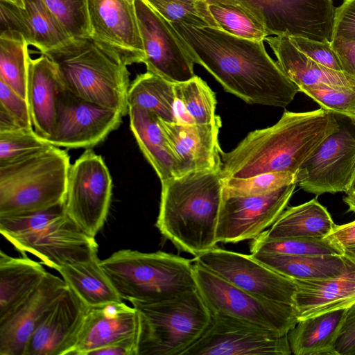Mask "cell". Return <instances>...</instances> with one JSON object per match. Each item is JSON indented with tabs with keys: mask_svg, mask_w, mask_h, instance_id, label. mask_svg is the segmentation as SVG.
I'll return each mask as SVG.
<instances>
[{
	"mask_svg": "<svg viewBox=\"0 0 355 355\" xmlns=\"http://www.w3.org/2000/svg\"><path fill=\"white\" fill-rule=\"evenodd\" d=\"M170 24L193 62L245 102L286 107L300 92L268 55L263 41L238 37L214 27Z\"/></svg>",
	"mask_w": 355,
	"mask_h": 355,
	"instance_id": "1",
	"label": "cell"
},
{
	"mask_svg": "<svg viewBox=\"0 0 355 355\" xmlns=\"http://www.w3.org/2000/svg\"><path fill=\"white\" fill-rule=\"evenodd\" d=\"M338 126L334 113L320 108L285 111L272 126L255 130L231 151H220L223 178H248L261 173H297L317 146Z\"/></svg>",
	"mask_w": 355,
	"mask_h": 355,
	"instance_id": "2",
	"label": "cell"
},
{
	"mask_svg": "<svg viewBox=\"0 0 355 355\" xmlns=\"http://www.w3.org/2000/svg\"><path fill=\"white\" fill-rule=\"evenodd\" d=\"M156 227L180 251L196 257L218 243L223 190L221 167L193 171L161 182Z\"/></svg>",
	"mask_w": 355,
	"mask_h": 355,
	"instance_id": "3",
	"label": "cell"
},
{
	"mask_svg": "<svg viewBox=\"0 0 355 355\" xmlns=\"http://www.w3.org/2000/svg\"><path fill=\"white\" fill-rule=\"evenodd\" d=\"M56 65L64 89L86 101L128 114L130 73L116 53L91 36L72 38L42 53Z\"/></svg>",
	"mask_w": 355,
	"mask_h": 355,
	"instance_id": "4",
	"label": "cell"
},
{
	"mask_svg": "<svg viewBox=\"0 0 355 355\" xmlns=\"http://www.w3.org/2000/svg\"><path fill=\"white\" fill-rule=\"evenodd\" d=\"M192 261L162 251L120 250L101 265L122 300L155 303L197 289Z\"/></svg>",
	"mask_w": 355,
	"mask_h": 355,
	"instance_id": "5",
	"label": "cell"
},
{
	"mask_svg": "<svg viewBox=\"0 0 355 355\" xmlns=\"http://www.w3.org/2000/svg\"><path fill=\"white\" fill-rule=\"evenodd\" d=\"M70 166L67 152L52 144L0 165V216L42 210L64 202Z\"/></svg>",
	"mask_w": 355,
	"mask_h": 355,
	"instance_id": "6",
	"label": "cell"
},
{
	"mask_svg": "<svg viewBox=\"0 0 355 355\" xmlns=\"http://www.w3.org/2000/svg\"><path fill=\"white\" fill-rule=\"evenodd\" d=\"M131 304L139 318L137 355H182L211 318L198 289L162 302Z\"/></svg>",
	"mask_w": 355,
	"mask_h": 355,
	"instance_id": "7",
	"label": "cell"
},
{
	"mask_svg": "<svg viewBox=\"0 0 355 355\" xmlns=\"http://www.w3.org/2000/svg\"><path fill=\"white\" fill-rule=\"evenodd\" d=\"M193 261L197 289L211 312L244 320L282 336L299 322L293 305L256 296Z\"/></svg>",
	"mask_w": 355,
	"mask_h": 355,
	"instance_id": "8",
	"label": "cell"
},
{
	"mask_svg": "<svg viewBox=\"0 0 355 355\" xmlns=\"http://www.w3.org/2000/svg\"><path fill=\"white\" fill-rule=\"evenodd\" d=\"M338 126L314 150L296 173L306 192H346L355 171V116L334 112Z\"/></svg>",
	"mask_w": 355,
	"mask_h": 355,
	"instance_id": "9",
	"label": "cell"
},
{
	"mask_svg": "<svg viewBox=\"0 0 355 355\" xmlns=\"http://www.w3.org/2000/svg\"><path fill=\"white\" fill-rule=\"evenodd\" d=\"M6 239L21 253H31L56 270L97 255L95 237L62 209L52 212L25 232Z\"/></svg>",
	"mask_w": 355,
	"mask_h": 355,
	"instance_id": "10",
	"label": "cell"
},
{
	"mask_svg": "<svg viewBox=\"0 0 355 355\" xmlns=\"http://www.w3.org/2000/svg\"><path fill=\"white\" fill-rule=\"evenodd\" d=\"M112 195V180L102 157L87 149L71 165L64 205L67 214L96 237L107 219Z\"/></svg>",
	"mask_w": 355,
	"mask_h": 355,
	"instance_id": "11",
	"label": "cell"
},
{
	"mask_svg": "<svg viewBox=\"0 0 355 355\" xmlns=\"http://www.w3.org/2000/svg\"><path fill=\"white\" fill-rule=\"evenodd\" d=\"M287 335L254 323L212 313L202 336L182 355H290Z\"/></svg>",
	"mask_w": 355,
	"mask_h": 355,
	"instance_id": "12",
	"label": "cell"
},
{
	"mask_svg": "<svg viewBox=\"0 0 355 355\" xmlns=\"http://www.w3.org/2000/svg\"><path fill=\"white\" fill-rule=\"evenodd\" d=\"M239 1L262 21L268 35L332 40L336 8L332 0Z\"/></svg>",
	"mask_w": 355,
	"mask_h": 355,
	"instance_id": "13",
	"label": "cell"
},
{
	"mask_svg": "<svg viewBox=\"0 0 355 355\" xmlns=\"http://www.w3.org/2000/svg\"><path fill=\"white\" fill-rule=\"evenodd\" d=\"M123 116L117 110L86 101L62 87L57 97L54 127L46 141L58 147L89 149L117 129Z\"/></svg>",
	"mask_w": 355,
	"mask_h": 355,
	"instance_id": "14",
	"label": "cell"
},
{
	"mask_svg": "<svg viewBox=\"0 0 355 355\" xmlns=\"http://www.w3.org/2000/svg\"><path fill=\"white\" fill-rule=\"evenodd\" d=\"M134 6L147 71L173 83L193 78L194 62L170 22L145 0H135Z\"/></svg>",
	"mask_w": 355,
	"mask_h": 355,
	"instance_id": "15",
	"label": "cell"
},
{
	"mask_svg": "<svg viewBox=\"0 0 355 355\" xmlns=\"http://www.w3.org/2000/svg\"><path fill=\"white\" fill-rule=\"evenodd\" d=\"M296 184H291L259 196H237L223 190L217 242L236 243L259 236L284 211Z\"/></svg>",
	"mask_w": 355,
	"mask_h": 355,
	"instance_id": "16",
	"label": "cell"
},
{
	"mask_svg": "<svg viewBox=\"0 0 355 355\" xmlns=\"http://www.w3.org/2000/svg\"><path fill=\"white\" fill-rule=\"evenodd\" d=\"M196 261L232 285L274 302L293 305L294 281L246 255L216 246L194 257Z\"/></svg>",
	"mask_w": 355,
	"mask_h": 355,
	"instance_id": "17",
	"label": "cell"
},
{
	"mask_svg": "<svg viewBox=\"0 0 355 355\" xmlns=\"http://www.w3.org/2000/svg\"><path fill=\"white\" fill-rule=\"evenodd\" d=\"M90 36L128 66L141 63L144 51L135 6L125 0H87Z\"/></svg>",
	"mask_w": 355,
	"mask_h": 355,
	"instance_id": "18",
	"label": "cell"
},
{
	"mask_svg": "<svg viewBox=\"0 0 355 355\" xmlns=\"http://www.w3.org/2000/svg\"><path fill=\"white\" fill-rule=\"evenodd\" d=\"M87 309L67 286L38 324L24 355H69Z\"/></svg>",
	"mask_w": 355,
	"mask_h": 355,
	"instance_id": "19",
	"label": "cell"
},
{
	"mask_svg": "<svg viewBox=\"0 0 355 355\" xmlns=\"http://www.w3.org/2000/svg\"><path fill=\"white\" fill-rule=\"evenodd\" d=\"M158 122L176 159L180 175L221 167L219 116L207 124L171 123L160 118Z\"/></svg>",
	"mask_w": 355,
	"mask_h": 355,
	"instance_id": "20",
	"label": "cell"
},
{
	"mask_svg": "<svg viewBox=\"0 0 355 355\" xmlns=\"http://www.w3.org/2000/svg\"><path fill=\"white\" fill-rule=\"evenodd\" d=\"M67 287L63 279L48 272L24 302L0 320V355H24L38 324Z\"/></svg>",
	"mask_w": 355,
	"mask_h": 355,
	"instance_id": "21",
	"label": "cell"
},
{
	"mask_svg": "<svg viewBox=\"0 0 355 355\" xmlns=\"http://www.w3.org/2000/svg\"><path fill=\"white\" fill-rule=\"evenodd\" d=\"M138 332L139 318L134 306L121 301L88 307L69 355H88L96 349L128 340L137 342Z\"/></svg>",
	"mask_w": 355,
	"mask_h": 355,
	"instance_id": "22",
	"label": "cell"
},
{
	"mask_svg": "<svg viewBox=\"0 0 355 355\" xmlns=\"http://www.w3.org/2000/svg\"><path fill=\"white\" fill-rule=\"evenodd\" d=\"M1 32L20 33L29 45L44 53L59 47L71 38L42 0H24L19 7L0 0Z\"/></svg>",
	"mask_w": 355,
	"mask_h": 355,
	"instance_id": "23",
	"label": "cell"
},
{
	"mask_svg": "<svg viewBox=\"0 0 355 355\" xmlns=\"http://www.w3.org/2000/svg\"><path fill=\"white\" fill-rule=\"evenodd\" d=\"M293 280L296 286L293 306L299 321L355 305V263L336 277Z\"/></svg>",
	"mask_w": 355,
	"mask_h": 355,
	"instance_id": "24",
	"label": "cell"
},
{
	"mask_svg": "<svg viewBox=\"0 0 355 355\" xmlns=\"http://www.w3.org/2000/svg\"><path fill=\"white\" fill-rule=\"evenodd\" d=\"M62 87L57 67L47 55L30 58L27 101L33 128L45 140L54 127L57 97Z\"/></svg>",
	"mask_w": 355,
	"mask_h": 355,
	"instance_id": "25",
	"label": "cell"
},
{
	"mask_svg": "<svg viewBox=\"0 0 355 355\" xmlns=\"http://www.w3.org/2000/svg\"><path fill=\"white\" fill-rule=\"evenodd\" d=\"M265 40L276 55L277 62L282 71L299 89L320 83L355 86V81L343 72L327 68L308 58L293 45L288 37L268 35Z\"/></svg>",
	"mask_w": 355,
	"mask_h": 355,
	"instance_id": "26",
	"label": "cell"
},
{
	"mask_svg": "<svg viewBox=\"0 0 355 355\" xmlns=\"http://www.w3.org/2000/svg\"><path fill=\"white\" fill-rule=\"evenodd\" d=\"M130 127L143 155L161 182L180 176L176 159L151 111L138 106L128 107Z\"/></svg>",
	"mask_w": 355,
	"mask_h": 355,
	"instance_id": "27",
	"label": "cell"
},
{
	"mask_svg": "<svg viewBox=\"0 0 355 355\" xmlns=\"http://www.w3.org/2000/svg\"><path fill=\"white\" fill-rule=\"evenodd\" d=\"M48 272L39 262L0 252V320L5 318L40 286Z\"/></svg>",
	"mask_w": 355,
	"mask_h": 355,
	"instance_id": "28",
	"label": "cell"
},
{
	"mask_svg": "<svg viewBox=\"0 0 355 355\" xmlns=\"http://www.w3.org/2000/svg\"><path fill=\"white\" fill-rule=\"evenodd\" d=\"M254 259L291 279H322L343 275L355 263L344 254L287 255L254 252Z\"/></svg>",
	"mask_w": 355,
	"mask_h": 355,
	"instance_id": "29",
	"label": "cell"
},
{
	"mask_svg": "<svg viewBox=\"0 0 355 355\" xmlns=\"http://www.w3.org/2000/svg\"><path fill=\"white\" fill-rule=\"evenodd\" d=\"M348 309L300 320L288 334L295 355H338L336 341Z\"/></svg>",
	"mask_w": 355,
	"mask_h": 355,
	"instance_id": "30",
	"label": "cell"
},
{
	"mask_svg": "<svg viewBox=\"0 0 355 355\" xmlns=\"http://www.w3.org/2000/svg\"><path fill=\"white\" fill-rule=\"evenodd\" d=\"M336 225L327 209L316 198L285 209L270 229L268 238L310 237L323 239Z\"/></svg>",
	"mask_w": 355,
	"mask_h": 355,
	"instance_id": "31",
	"label": "cell"
},
{
	"mask_svg": "<svg viewBox=\"0 0 355 355\" xmlns=\"http://www.w3.org/2000/svg\"><path fill=\"white\" fill-rule=\"evenodd\" d=\"M58 271L67 286L88 307L122 301L97 255L85 261L66 265Z\"/></svg>",
	"mask_w": 355,
	"mask_h": 355,
	"instance_id": "32",
	"label": "cell"
},
{
	"mask_svg": "<svg viewBox=\"0 0 355 355\" xmlns=\"http://www.w3.org/2000/svg\"><path fill=\"white\" fill-rule=\"evenodd\" d=\"M175 83L148 71L138 75L130 83L128 105L155 113L161 119L178 123Z\"/></svg>",
	"mask_w": 355,
	"mask_h": 355,
	"instance_id": "33",
	"label": "cell"
},
{
	"mask_svg": "<svg viewBox=\"0 0 355 355\" xmlns=\"http://www.w3.org/2000/svg\"><path fill=\"white\" fill-rule=\"evenodd\" d=\"M218 28L236 37L263 41L268 36L262 21L239 0H207Z\"/></svg>",
	"mask_w": 355,
	"mask_h": 355,
	"instance_id": "34",
	"label": "cell"
},
{
	"mask_svg": "<svg viewBox=\"0 0 355 355\" xmlns=\"http://www.w3.org/2000/svg\"><path fill=\"white\" fill-rule=\"evenodd\" d=\"M28 44L19 33L5 31L0 35V80L27 101L30 55Z\"/></svg>",
	"mask_w": 355,
	"mask_h": 355,
	"instance_id": "35",
	"label": "cell"
},
{
	"mask_svg": "<svg viewBox=\"0 0 355 355\" xmlns=\"http://www.w3.org/2000/svg\"><path fill=\"white\" fill-rule=\"evenodd\" d=\"M175 92L178 103L194 123H210L218 116L215 113V93L196 75L187 81L175 83Z\"/></svg>",
	"mask_w": 355,
	"mask_h": 355,
	"instance_id": "36",
	"label": "cell"
},
{
	"mask_svg": "<svg viewBox=\"0 0 355 355\" xmlns=\"http://www.w3.org/2000/svg\"><path fill=\"white\" fill-rule=\"evenodd\" d=\"M250 252L282 254L287 255L343 254L323 239L291 237L271 239L262 233L253 239Z\"/></svg>",
	"mask_w": 355,
	"mask_h": 355,
	"instance_id": "37",
	"label": "cell"
},
{
	"mask_svg": "<svg viewBox=\"0 0 355 355\" xmlns=\"http://www.w3.org/2000/svg\"><path fill=\"white\" fill-rule=\"evenodd\" d=\"M145 1L168 22L219 28L209 10L207 0Z\"/></svg>",
	"mask_w": 355,
	"mask_h": 355,
	"instance_id": "38",
	"label": "cell"
},
{
	"mask_svg": "<svg viewBox=\"0 0 355 355\" xmlns=\"http://www.w3.org/2000/svg\"><path fill=\"white\" fill-rule=\"evenodd\" d=\"M293 183L297 184L296 174L293 173L268 172L243 179L223 178V191L237 196H259Z\"/></svg>",
	"mask_w": 355,
	"mask_h": 355,
	"instance_id": "39",
	"label": "cell"
},
{
	"mask_svg": "<svg viewBox=\"0 0 355 355\" xmlns=\"http://www.w3.org/2000/svg\"><path fill=\"white\" fill-rule=\"evenodd\" d=\"M51 145L33 129L0 132V165L6 164Z\"/></svg>",
	"mask_w": 355,
	"mask_h": 355,
	"instance_id": "40",
	"label": "cell"
},
{
	"mask_svg": "<svg viewBox=\"0 0 355 355\" xmlns=\"http://www.w3.org/2000/svg\"><path fill=\"white\" fill-rule=\"evenodd\" d=\"M299 89L324 110L355 116V86L320 83L302 87Z\"/></svg>",
	"mask_w": 355,
	"mask_h": 355,
	"instance_id": "41",
	"label": "cell"
},
{
	"mask_svg": "<svg viewBox=\"0 0 355 355\" xmlns=\"http://www.w3.org/2000/svg\"><path fill=\"white\" fill-rule=\"evenodd\" d=\"M71 38L90 36L87 0H42Z\"/></svg>",
	"mask_w": 355,
	"mask_h": 355,
	"instance_id": "42",
	"label": "cell"
},
{
	"mask_svg": "<svg viewBox=\"0 0 355 355\" xmlns=\"http://www.w3.org/2000/svg\"><path fill=\"white\" fill-rule=\"evenodd\" d=\"M0 110L9 116L19 128L32 130L28 101L0 80Z\"/></svg>",
	"mask_w": 355,
	"mask_h": 355,
	"instance_id": "43",
	"label": "cell"
},
{
	"mask_svg": "<svg viewBox=\"0 0 355 355\" xmlns=\"http://www.w3.org/2000/svg\"><path fill=\"white\" fill-rule=\"evenodd\" d=\"M293 45L308 58L330 69L342 71L339 58L331 42H321L302 37H288Z\"/></svg>",
	"mask_w": 355,
	"mask_h": 355,
	"instance_id": "44",
	"label": "cell"
},
{
	"mask_svg": "<svg viewBox=\"0 0 355 355\" xmlns=\"http://www.w3.org/2000/svg\"><path fill=\"white\" fill-rule=\"evenodd\" d=\"M333 38L355 41V0H345L336 8Z\"/></svg>",
	"mask_w": 355,
	"mask_h": 355,
	"instance_id": "45",
	"label": "cell"
},
{
	"mask_svg": "<svg viewBox=\"0 0 355 355\" xmlns=\"http://www.w3.org/2000/svg\"><path fill=\"white\" fill-rule=\"evenodd\" d=\"M336 351L338 355H353L355 352V305L348 309L336 341Z\"/></svg>",
	"mask_w": 355,
	"mask_h": 355,
	"instance_id": "46",
	"label": "cell"
},
{
	"mask_svg": "<svg viewBox=\"0 0 355 355\" xmlns=\"http://www.w3.org/2000/svg\"><path fill=\"white\" fill-rule=\"evenodd\" d=\"M331 44L339 58L342 71L355 81V41L333 38Z\"/></svg>",
	"mask_w": 355,
	"mask_h": 355,
	"instance_id": "47",
	"label": "cell"
},
{
	"mask_svg": "<svg viewBox=\"0 0 355 355\" xmlns=\"http://www.w3.org/2000/svg\"><path fill=\"white\" fill-rule=\"evenodd\" d=\"M323 239L342 252L344 248L355 243V220L344 225H336Z\"/></svg>",
	"mask_w": 355,
	"mask_h": 355,
	"instance_id": "48",
	"label": "cell"
},
{
	"mask_svg": "<svg viewBox=\"0 0 355 355\" xmlns=\"http://www.w3.org/2000/svg\"><path fill=\"white\" fill-rule=\"evenodd\" d=\"M137 340H128L105 345L90 352L88 355H137Z\"/></svg>",
	"mask_w": 355,
	"mask_h": 355,
	"instance_id": "49",
	"label": "cell"
},
{
	"mask_svg": "<svg viewBox=\"0 0 355 355\" xmlns=\"http://www.w3.org/2000/svg\"><path fill=\"white\" fill-rule=\"evenodd\" d=\"M343 201L347 205L349 211L355 213V191L346 193Z\"/></svg>",
	"mask_w": 355,
	"mask_h": 355,
	"instance_id": "50",
	"label": "cell"
},
{
	"mask_svg": "<svg viewBox=\"0 0 355 355\" xmlns=\"http://www.w3.org/2000/svg\"><path fill=\"white\" fill-rule=\"evenodd\" d=\"M343 254L355 259V243L348 245L342 250Z\"/></svg>",
	"mask_w": 355,
	"mask_h": 355,
	"instance_id": "51",
	"label": "cell"
},
{
	"mask_svg": "<svg viewBox=\"0 0 355 355\" xmlns=\"http://www.w3.org/2000/svg\"><path fill=\"white\" fill-rule=\"evenodd\" d=\"M355 191V171L353 174L350 183L345 193Z\"/></svg>",
	"mask_w": 355,
	"mask_h": 355,
	"instance_id": "52",
	"label": "cell"
},
{
	"mask_svg": "<svg viewBox=\"0 0 355 355\" xmlns=\"http://www.w3.org/2000/svg\"><path fill=\"white\" fill-rule=\"evenodd\" d=\"M10 3L15 4L19 7H24V0H3Z\"/></svg>",
	"mask_w": 355,
	"mask_h": 355,
	"instance_id": "53",
	"label": "cell"
},
{
	"mask_svg": "<svg viewBox=\"0 0 355 355\" xmlns=\"http://www.w3.org/2000/svg\"><path fill=\"white\" fill-rule=\"evenodd\" d=\"M129 3L134 5L135 0H125Z\"/></svg>",
	"mask_w": 355,
	"mask_h": 355,
	"instance_id": "54",
	"label": "cell"
},
{
	"mask_svg": "<svg viewBox=\"0 0 355 355\" xmlns=\"http://www.w3.org/2000/svg\"><path fill=\"white\" fill-rule=\"evenodd\" d=\"M353 355H355V352H354V354H353Z\"/></svg>",
	"mask_w": 355,
	"mask_h": 355,
	"instance_id": "55",
	"label": "cell"
}]
</instances>
